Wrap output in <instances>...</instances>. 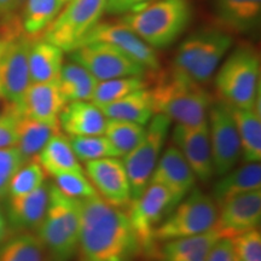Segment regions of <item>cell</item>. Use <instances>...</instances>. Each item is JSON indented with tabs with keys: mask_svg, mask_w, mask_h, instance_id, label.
<instances>
[{
	"mask_svg": "<svg viewBox=\"0 0 261 261\" xmlns=\"http://www.w3.org/2000/svg\"><path fill=\"white\" fill-rule=\"evenodd\" d=\"M79 249L86 261H136L142 253L128 215L100 197L81 201Z\"/></svg>",
	"mask_w": 261,
	"mask_h": 261,
	"instance_id": "obj_1",
	"label": "cell"
},
{
	"mask_svg": "<svg viewBox=\"0 0 261 261\" xmlns=\"http://www.w3.org/2000/svg\"><path fill=\"white\" fill-rule=\"evenodd\" d=\"M155 114H162L179 125L197 126L208 121L213 103L211 94L187 75L172 68L150 90Z\"/></svg>",
	"mask_w": 261,
	"mask_h": 261,
	"instance_id": "obj_2",
	"label": "cell"
},
{
	"mask_svg": "<svg viewBox=\"0 0 261 261\" xmlns=\"http://www.w3.org/2000/svg\"><path fill=\"white\" fill-rule=\"evenodd\" d=\"M81 200L65 196L55 184H48V204L38 227L50 261H71L77 254L81 231Z\"/></svg>",
	"mask_w": 261,
	"mask_h": 261,
	"instance_id": "obj_3",
	"label": "cell"
},
{
	"mask_svg": "<svg viewBox=\"0 0 261 261\" xmlns=\"http://www.w3.org/2000/svg\"><path fill=\"white\" fill-rule=\"evenodd\" d=\"M215 86L223 102L260 114V56L252 45H240L221 64Z\"/></svg>",
	"mask_w": 261,
	"mask_h": 261,
	"instance_id": "obj_4",
	"label": "cell"
},
{
	"mask_svg": "<svg viewBox=\"0 0 261 261\" xmlns=\"http://www.w3.org/2000/svg\"><path fill=\"white\" fill-rule=\"evenodd\" d=\"M191 17L190 0H156L125 16L122 23L151 47L163 48L177 40Z\"/></svg>",
	"mask_w": 261,
	"mask_h": 261,
	"instance_id": "obj_5",
	"label": "cell"
},
{
	"mask_svg": "<svg viewBox=\"0 0 261 261\" xmlns=\"http://www.w3.org/2000/svg\"><path fill=\"white\" fill-rule=\"evenodd\" d=\"M232 45V34L224 29H198L179 45L173 69L198 84L207 83Z\"/></svg>",
	"mask_w": 261,
	"mask_h": 261,
	"instance_id": "obj_6",
	"label": "cell"
},
{
	"mask_svg": "<svg viewBox=\"0 0 261 261\" xmlns=\"http://www.w3.org/2000/svg\"><path fill=\"white\" fill-rule=\"evenodd\" d=\"M218 205L212 196L194 188L169 213L154 232L156 243L196 236L214 228Z\"/></svg>",
	"mask_w": 261,
	"mask_h": 261,
	"instance_id": "obj_7",
	"label": "cell"
},
{
	"mask_svg": "<svg viewBox=\"0 0 261 261\" xmlns=\"http://www.w3.org/2000/svg\"><path fill=\"white\" fill-rule=\"evenodd\" d=\"M172 121L162 114H155L146 127L144 138L135 149L122 156V162L128 175L130 195L136 200L150 182L166 140L169 136Z\"/></svg>",
	"mask_w": 261,
	"mask_h": 261,
	"instance_id": "obj_8",
	"label": "cell"
},
{
	"mask_svg": "<svg viewBox=\"0 0 261 261\" xmlns=\"http://www.w3.org/2000/svg\"><path fill=\"white\" fill-rule=\"evenodd\" d=\"M64 10L45 29L44 39L62 51L70 52L99 23L107 0H69Z\"/></svg>",
	"mask_w": 261,
	"mask_h": 261,
	"instance_id": "obj_9",
	"label": "cell"
},
{
	"mask_svg": "<svg viewBox=\"0 0 261 261\" xmlns=\"http://www.w3.org/2000/svg\"><path fill=\"white\" fill-rule=\"evenodd\" d=\"M19 29L23 28L6 31L0 39V92L10 103L21 108L25 91L32 84L28 65L32 40L22 35Z\"/></svg>",
	"mask_w": 261,
	"mask_h": 261,
	"instance_id": "obj_10",
	"label": "cell"
},
{
	"mask_svg": "<svg viewBox=\"0 0 261 261\" xmlns=\"http://www.w3.org/2000/svg\"><path fill=\"white\" fill-rule=\"evenodd\" d=\"M128 208L127 215L138 238L142 253L151 255L156 246V227L172 211L171 195L161 185L149 182L142 195L132 200Z\"/></svg>",
	"mask_w": 261,
	"mask_h": 261,
	"instance_id": "obj_11",
	"label": "cell"
},
{
	"mask_svg": "<svg viewBox=\"0 0 261 261\" xmlns=\"http://www.w3.org/2000/svg\"><path fill=\"white\" fill-rule=\"evenodd\" d=\"M70 58L83 65L98 81L127 76H144L146 69L106 42H89L70 51Z\"/></svg>",
	"mask_w": 261,
	"mask_h": 261,
	"instance_id": "obj_12",
	"label": "cell"
},
{
	"mask_svg": "<svg viewBox=\"0 0 261 261\" xmlns=\"http://www.w3.org/2000/svg\"><path fill=\"white\" fill-rule=\"evenodd\" d=\"M208 128L213 156L214 174L220 177L236 167L241 159L237 127L226 103L213 102L208 112Z\"/></svg>",
	"mask_w": 261,
	"mask_h": 261,
	"instance_id": "obj_13",
	"label": "cell"
},
{
	"mask_svg": "<svg viewBox=\"0 0 261 261\" xmlns=\"http://www.w3.org/2000/svg\"><path fill=\"white\" fill-rule=\"evenodd\" d=\"M85 173L97 194L109 204L127 208L132 202L128 175L121 158H107L85 162Z\"/></svg>",
	"mask_w": 261,
	"mask_h": 261,
	"instance_id": "obj_14",
	"label": "cell"
},
{
	"mask_svg": "<svg viewBox=\"0 0 261 261\" xmlns=\"http://www.w3.org/2000/svg\"><path fill=\"white\" fill-rule=\"evenodd\" d=\"M89 42H106L112 45L146 70L159 71L160 61L155 48L142 40L135 32L121 23H98L85 37L81 45Z\"/></svg>",
	"mask_w": 261,
	"mask_h": 261,
	"instance_id": "obj_15",
	"label": "cell"
},
{
	"mask_svg": "<svg viewBox=\"0 0 261 261\" xmlns=\"http://www.w3.org/2000/svg\"><path fill=\"white\" fill-rule=\"evenodd\" d=\"M172 142L187 160L197 180L207 182L214 177L208 121L197 126L175 123Z\"/></svg>",
	"mask_w": 261,
	"mask_h": 261,
	"instance_id": "obj_16",
	"label": "cell"
},
{
	"mask_svg": "<svg viewBox=\"0 0 261 261\" xmlns=\"http://www.w3.org/2000/svg\"><path fill=\"white\" fill-rule=\"evenodd\" d=\"M261 220V189L236 196L218 207L215 228L221 238H233L259 227Z\"/></svg>",
	"mask_w": 261,
	"mask_h": 261,
	"instance_id": "obj_17",
	"label": "cell"
},
{
	"mask_svg": "<svg viewBox=\"0 0 261 261\" xmlns=\"http://www.w3.org/2000/svg\"><path fill=\"white\" fill-rule=\"evenodd\" d=\"M195 173L181 152L174 145L168 146L160 156L150 182L163 187L172 197V210L195 188Z\"/></svg>",
	"mask_w": 261,
	"mask_h": 261,
	"instance_id": "obj_18",
	"label": "cell"
},
{
	"mask_svg": "<svg viewBox=\"0 0 261 261\" xmlns=\"http://www.w3.org/2000/svg\"><path fill=\"white\" fill-rule=\"evenodd\" d=\"M65 104L67 102L60 90L58 80L50 83H32L25 91L19 109L22 115L60 126L58 117Z\"/></svg>",
	"mask_w": 261,
	"mask_h": 261,
	"instance_id": "obj_19",
	"label": "cell"
},
{
	"mask_svg": "<svg viewBox=\"0 0 261 261\" xmlns=\"http://www.w3.org/2000/svg\"><path fill=\"white\" fill-rule=\"evenodd\" d=\"M48 204V184L21 196H9L6 219L9 227L17 232L38 230Z\"/></svg>",
	"mask_w": 261,
	"mask_h": 261,
	"instance_id": "obj_20",
	"label": "cell"
},
{
	"mask_svg": "<svg viewBox=\"0 0 261 261\" xmlns=\"http://www.w3.org/2000/svg\"><path fill=\"white\" fill-rule=\"evenodd\" d=\"M218 27L230 34H247L259 27L261 0H213Z\"/></svg>",
	"mask_w": 261,
	"mask_h": 261,
	"instance_id": "obj_21",
	"label": "cell"
},
{
	"mask_svg": "<svg viewBox=\"0 0 261 261\" xmlns=\"http://www.w3.org/2000/svg\"><path fill=\"white\" fill-rule=\"evenodd\" d=\"M60 128L68 137L104 135L107 117L90 100H76L65 104L58 117Z\"/></svg>",
	"mask_w": 261,
	"mask_h": 261,
	"instance_id": "obj_22",
	"label": "cell"
},
{
	"mask_svg": "<svg viewBox=\"0 0 261 261\" xmlns=\"http://www.w3.org/2000/svg\"><path fill=\"white\" fill-rule=\"evenodd\" d=\"M259 189H261L260 162L244 163L242 167H234L224 175H220L213 187L212 198L219 207L236 196Z\"/></svg>",
	"mask_w": 261,
	"mask_h": 261,
	"instance_id": "obj_23",
	"label": "cell"
},
{
	"mask_svg": "<svg viewBox=\"0 0 261 261\" xmlns=\"http://www.w3.org/2000/svg\"><path fill=\"white\" fill-rule=\"evenodd\" d=\"M221 238L217 228L196 236L163 242L161 261H207L212 248Z\"/></svg>",
	"mask_w": 261,
	"mask_h": 261,
	"instance_id": "obj_24",
	"label": "cell"
},
{
	"mask_svg": "<svg viewBox=\"0 0 261 261\" xmlns=\"http://www.w3.org/2000/svg\"><path fill=\"white\" fill-rule=\"evenodd\" d=\"M63 64V51L56 45L45 39L31 42L28 54L31 83L58 80Z\"/></svg>",
	"mask_w": 261,
	"mask_h": 261,
	"instance_id": "obj_25",
	"label": "cell"
},
{
	"mask_svg": "<svg viewBox=\"0 0 261 261\" xmlns=\"http://www.w3.org/2000/svg\"><path fill=\"white\" fill-rule=\"evenodd\" d=\"M98 108L102 110L107 119L123 120L143 126L148 125L151 117L155 115L151 93L148 87L127 94L116 102Z\"/></svg>",
	"mask_w": 261,
	"mask_h": 261,
	"instance_id": "obj_26",
	"label": "cell"
},
{
	"mask_svg": "<svg viewBox=\"0 0 261 261\" xmlns=\"http://www.w3.org/2000/svg\"><path fill=\"white\" fill-rule=\"evenodd\" d=\"M35 160L40 163L44 171L54 177L64 172L84 171L79 159L71 148L69 137L56 133L48 139Z\"/></svg>",
	"mask_w": 261,
	"mask_h": 261,
	"instance_id": "obj_27",
	"label": "cell"
},
{
	"mask_svg": "<svg viewBox=\"0 0 261 261\" xmlns=\"http://www.w3.org/2000/svg\"><path fill=\"white\" fill-rule=\"evenodd\" d=\"M228 106V104H227ZM230 107L241 143V158L244 163L261 160V115L253 109Z\"/></svg>",
	"mask_w": 261,
	"mask_h": 261,
	"instance_id": "obj_28",
	"label": "cell"
},
{
	"mask_svg": "<svg viewBox=\"0 0 261 261\" xmlns=\"http://www.w3.org/2000/svg\"><path fill=\"white\" fill-rule=\"evenodd\" d=\"M98 80L83 65L69 62L62 67L58 85L65 102L91 100Z\"/></svg>",
	"mask_w": 261,
	"mask_h": 261,
	"instance_id": "obj_29",
	"label": "cell"
},
{
	"mask_svg": "<svg viewBox=\"0 0 261 261\" xmlns=\"http://www.w3.org/2000/svg\"><path fill=\"white\" fill-rule=\"evenodd\" d=\"M58 132H61L60 126L50 125L21 115L17 123L18 140L16 146L28 162L29 160L37 158L48 139Z\"/></svg>",
	"mask_w": 261,
	"mask_h": 261,
	"instance_id": "obj_30",
	"label": "cell"
},
{
	"mask_svg": "<svg viewBox=\"0 0 261 261\" xmlns=\"http://www.w3.org/2000/svg\"><path fill=\"white\" fill-rule=\"evenodd\" d=\"M0 261H50L37 234L19 232L0 242Z\"/></svg>",
	"mask_w": 261,
	"mask_h": 261,
	"instance_id": "obj_31",
	"label": "cell"
},
{
	"mask_svg": "<svg viewBox=\"0 0 261 261\" xmlns=\"http://www.w3.org/2000/svg\"><path fill=\"white\" fill-rule=\"evenodd\" d=\"M67 0H25L22 28L28 37L45 32L62 11Z\"/></svg>",
	"mask_w": 261,
	"mask_h": 261,
	"instance_id": "obj_32",
	"label": "cell"
},
{
	"mask_svg": "<svg viewBox=\"0 0 261 261\" xmlns=\"http://www.w3.org/2000/svg\"><path fill=\"white\" fill-rule=\"evenodd\" d=\"M146 86L148 85L143 76H127L98 81L91 102L97 107H103L116 102L135 91L145 89Z\"/></svg>",
	"mask_w": 261,
	"mask_h": 261,
	"instance_id": "obj_33",
	"label": "cell"
},
{
	"mask_svg": "<svg viewBox=\"0 0 261 261\" xmlns=\"http://www.w3.org/2000/svg\"><path fill=\"white\" fill-rule=\"evenodd\" d=\"M145 132L146 127L139 123L107 119L104 136L112 142L122 158L139 144L140 140L144 138Z\"/></svg>",
	"mask_w": 261,
	"mask_h": 261,
	"instance_id": "obj_34",
	"label": "cell"
},
{
	"mask_svg": "<svg viewBox=\"0 0 261 261\" xmlns=\"http://www.w3.org/2000/svg\"><path fill=\"white\" fill-rule=\"evenodd\" d=\"M69 140L79 161L89 162L107 158H121L115 146L104 135L69 137Z\"/></svg>",
	"mask_w": 261,
	"mask_h": 261,
	"instance_id": "obj_35",
	"label": "cell"
},
{
	"mask_svg": "<svg viewBox=\"0 0 261 261\" xmlns=\"http://www.w3.org/2000/svg\"><path fill=\"white\" fill-rule=\"evenodd\" d=\"M45 182V171L37 160L25 162L15 175L9 185V196H21L37 190Z\"/></svg>",
	"mask_w": 261,
	"mask_h": 261,
	"instance_id": "obj_36",
	"label": "cell"
},
{
	"mask_svg": "<svg viewBox=\"0 0 261 261\" xmlns=\"http://www.w3.org/2000/svg\"><path fill=\"white\" fill-rule=\"evenodd\" d=\"M54 179L58 190L68 197L83 201L98 195L84 171L60 173L54 175Z\"/></svg>",
	"mask_w": 261,
	"mask_h": 261,
	"instance_id": "obj_37",
	"label": "cell"
},
{
	"mask_svg": "<svg viewBox=\"0 0 261 261\" xmlns=\"http://www.w3.org/2000/svg\"><path fill=\"white\" fill-rule=\"evenodd\" d=\"M25 162L17 146L0 149V198L8 195L10 181Z\"/></svg>",
	"mask_w": 261,
	"mask_h": 261,
	"instance_id": "obj_38",
	"label": "cell"
},
{
	"mask_svg": "<svg viewBox=\"0 0 261 261\" xmlns=\"http://www.w3.org/2000/svg\"><path fill=\"white\" fill-rule=\"evenodd\" d=\"M236 259L240 261H261V233L259 227L231 238Z\"/></svg>",
	"mask_w": 261,
	"mask_h": 261,
	"instance_id": "obj_39",
	"label": "cell"
},
{
	"mask_svg": "<svg viewBox=\"0 0 261 261\" xmlns=\"http://www.w3.org/2000/svg\"><path fill=\"white\" fill-rule=\"evenodd\" d=\"M22 113L18 107H12L0 116V149L17 145V123Z\"/></svg>",
	"mask_w": 261,
	"mask_h": 261,
	"instance_id": "obj_40",
	"label": "cell"
},
{
	"mask_svg": "<svg viewBox=\"0 0 261 261\" xmlns=\"http://www.w3.org/2000/svg\"><path fill=\"white\" fill-rule=\"evenodd\" d=\"M207 261H236L232 241L230 238H220L212 248Z\"/></svg>",
	"mask_w": 261,
	"mask_h": 261,
	"instance_id": "obj_41",
	"label": "cell"
},
{
	"mask_svg": "<svg viewBox=\"0 0 261 261\" xmlns=\"http://www.w3.org/2000/svg\"><path fill=\"white\" fill-rule=\"evenodd\" d=\"M21 3L22 0H0V23L5 25L12 22Z\"/></svg>",
	"mask_w": 261,
	"mask_h": 261,
	"instance_id": "obj_42",
	"label": "cell"
},
{
	"mask_svg": "<svg viewBox=\"0 0 261 261\" xmlns=\"http://www.w3.org/2000/svg\"><path fill=\"white\" fill-rule=\"evenodd\" d=\"M135 0H107L106 11L108 14H122L133 9Z\"/></svg>",
	"mask_w": 261,
	"mask_h": 261,
	"instance_id": "obj_43",
	"label": "cell"
},
{
	"mask_svg": "<svg viewBox=\"0 0 261 261\" xmlns=\"http://www.w3.org/2000/svg\"><path fill=\"white\" fill-rule=\"evenodd\" d=\"M10 233V227H9V223L8 219H6V215L3 211L2 205H0V242L6 240L9 237Z\"/></svg>",
	"mask_w": 261,
	"mask_h": 261,
	"instance_id": "obj_44",
	"label": "cell"
},
{
	"mask_svg": "<svg viewBox=\"0 0 261 261\" xmlns=\"http://www.w3.org/2000/svg\"><path fill=\"white\" fill-rule=\"evenodd\" d=\"M12 107H15V104L10 103L6 98L3 96V93L0 92V116L4 115L6 112H9ZM17 107V106H16Z\"/></svg>",
	"mask_w": 261,
	"mask_h": 261,
	"instance_id": "obj_45",
	"label": "cell"
},
{
	"mask_svg": "<svg viewBox=\"0 0 261 261\" xmlns=\"http://www.w3.org/2000/svg\"><path fill=\"white\" fill-rule=\"evenodd\" d=\"M151 2V0H135V6H139L140 4H144V3H149ZM133 6V8H135Z\"/></svg>",
	"mask_w": 261,
	"mask_h": 261,
	"instance_id": "obj_46",
	"label": "cell"
},
{
	"mask_svg": "<svg viewBox=\"0 0 261 261\" xmlns=\"http://www.w3.org/2000/svg\"><path fill=\"white\" fill-rule=\"evenodd\" d=\"M0 50H2V40H0Z\"/></svg>",
	"mask_w": 261,
	"mask_h": 261,
	"instance_id": "obj_47",
	"label": "cell"
},
{
	"mask_svg": "<svg viewBox=\"0 0 261 261\" xmlns=\"http://www.w3.org/2000/svg\"><path fill=\"white\" fill-rule=\"evenodd\" d=\"M80 261H86V260H85V259H84V257H81V260H80Z\"/></svg>",
	"mask_w": 261,
	"mask_h": 261,
	"instance_id": "obj_48",
	"label": "cell"
},
{
	"mask_svg": "<svg viewBox=\"0 0 261 261\" xmlns=\"http://www.w3.org/2000/svg\"><path fill=\"white\" fill-rule=\"evenodd\" d=\"M236 261H240V260H237V259H236Z\"/></svg>",
	"mask_w": 261,
	"mask_h": 261,
	"instance_id": "obj_49",
	"label": "cell"
},
{
	"mask_svg": "<svg viewBox=\"0 0 261 261\" xmlns=\"http://www.w3.org/2000/svg\"><path fill=\"white\" fill-rule=\"evenodd\" d=\"M67 2H69V0H67Z\"/></svg>",
	"mask_w": 261,
	"mask_h": 261,
	"instance_id": "obj_50",
	"label": "cell"
}]
</instances>
